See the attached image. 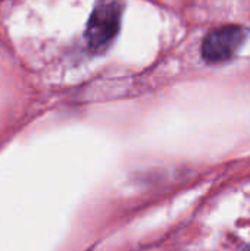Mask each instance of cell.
Returning <instances> with one entry per match:
<instances>
[{"instance_id":"6da1fadb","label":"cell","mask_w":250,"mask_h":251,"mask_svg":"<svg viewBox=\"0 0 250 251\" xmlns=\"http://www.w3.org/2000/svg\"><path fill=\"white\" fill-rule=\"evenodd\" d=\"M122 10V0H99L96 3L85 28V41L91 50L102 51L111 46L119 32Z\"/></svg>"},{"instance_id":"7a4b0ae2","label":"cell","mask_w":250,"mask_h":251,"mask_svg":"<svg viewBox=\"0 0 250 251\" xmlns=\"http://www.w3.org/2000/svg\"><path fill=\"white\" fill-rule=\"evenodd\" d=\"M249 29L242 25H224L212 29L203 40L202 56L209 63L233 59L246 43Z\"/></svg>"}]
</instances>
